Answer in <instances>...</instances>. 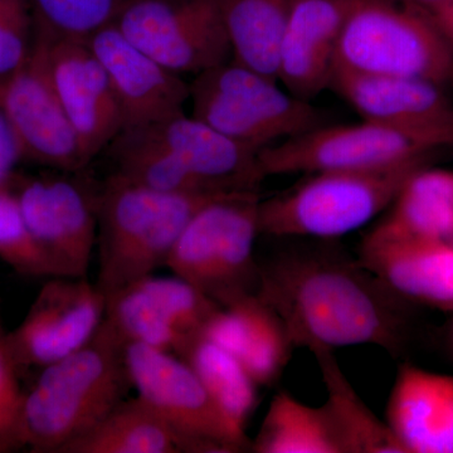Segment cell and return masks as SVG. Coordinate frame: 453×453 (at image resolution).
I'll list each match as a JSON object with an SVG mask.
<instances>
[{"instance_id":"obj_32","label":"cell","mask_w":453,"mask_h":453,"mask_svg":"<svg viewBox=\"0 0 453 453\" xmlns=\"http://www.w3.org/2000/svg\"><path fill=\"white\" fill-rule=\"evenodd\" d=\"M7 333L0 326V453L23 449L22 413L25 395Z\"/></svg>"},{"instance_id":"obj_6","label":"cell","mask_w":453,"mask_h":453,"mask_svg":"<svg viewBox=\"0 0 453 453\" xmlns=\"http://www.w3.org/2000/svg\"><path fill=\"white\" fill-rule=\"evenodd\" d=\"M334 68L380 76L452 81L453 47L434 17L403 0H356Z\"/></svg>"},{"instance_id":"obj_18","label":"cell","mask_w":453,"mask_h":453,"mask_svg":"<svg viewBox=\"0 0 453 453\" xmlns=\"http://www.w3.org/2000/svg\"><path fill=\"white\" fill-rule=\"evenodd\" d=\"M120 104L124 129H136L184 112L189 83L131 43L115 25L88 40Z\"/></svg>"},{"instance_id":"obj_36","label":"cell","mask_w":453,"mask_h":453,"mask_svg":"<svg viewBox=\"0 0 453 453\" xmlns=\"http://www.w3.org/2000/svg\"><path fill=\"white\" fill-rule=\"evenodd\" d=\"M408 4H412L414 7L422 9V11L427 12V13H434L438 8L445 5L449 0H403Z\"/></svg>"},{"instance_id":"obj_15","label":"cell","mask_w":453,"mask_h":453,"mask_svg":"<svg viewBox=\"0 0 453 453\" xmlns=\"http://www.w3.org/2000/svg\"><path fill=\"white\" fill-rule=\"evenodd\" d=\"M0 107L16 134L23 160L65 173L82 172L88 165L37 41L26 65L0 81Z\"/></svg>"},{"instance_id":"obj_21","label":"cell","mask_w":453,"mask_h":453,"mask_svg":"<svg viewBox=\"0 0 453 453\" xmlns=\"http://www.w3.org/2000/svg\"><path fill=\"white\" fill-rule=\"evenodd\" d=\"M386 422L405 453H453V375L402 363Z\"/></svg>"},{"instance_id":"obj_5","label":"cell","mask_w":453,"mask_h":453,"mask_svg":"<svg viewBox=\"0 0 453 453\" xmlns=\"http://www.w3.org/2000/svg\"><path fill=\"white\" fill-rule=\"evenodd\" d=\"M428 159L392 168L306 174L290 189L259 201V234L333 241L371 223Z\"/></svg>"},{"instance_id":"obj_20","label":"cell","mask_w":453,"mask_h":453,"mask_svg":"<svg viewBox=\"0 0 453 453\" xmlns=\"http://www.w3.org/2000/svg\"><path fill=\"white\" fill-rule=\"evenodd\" d=\"M203 335L237 357L256 383L266 388L281 380L296 349L281 316L257 294L220 308Z\"/></svg>"},{"instance_id":"obj_13","label":"cell","mask_w":453,"mask_h":453,"mask_svg":"<svg viewBox=\"0 0 453 453\" xmlns=\"http://www.w3.org/2000/svg\"><path fill=\"white\" fill-rule=\"evenodd\" d=\"M222 306L180 277H144L107 297L105 320L125 342L180 353Z\"/></svg>"},{"instance_id":"obj_11","label":"cell","mask_w":453,"mask_h":453,"mask_svg":"<svg viewBox=\"0 0 453 453\" xmlns=\"http://www.w3.org/2000/svg\"><path fill=\"white\" fill-rule=\"evenodd\" d=\"M125 359L140 398L201 443L205 453L252 452L246 431L226 418L181 357L140 342H127Z\"/></svg>"},{"instance_id":"obj_1","label":"cell","mask_w":453,"mask_h":453,"mask_svg":"<svg viewBox=\"0 0 453 453\" xmlns=\"http://www.w3.org/2000/svg\"><path fill=\"white\" fill-rule=\"evenodd\" d=\"M257 295L288 326L295 347L375 345L403 357L416 336V306L359 261L332 247L294 246L259 264Z\"/></svg>"},{"instance_id":"obj_10","label":"cell","mask_w":453,"mask_h":453,"mask_svg":"<svg viewBox=\"0 0 453 453\" xmlns=\"http://www.w3.org/2000/svg\"><path fill=\"white\" fill-rule=\"evenodd\" d=\"M80 173L17 174L11 186L55 277L88 279L97 241L100 190Z\"/></svg>"},{"instance_id":"obj_3","label":"cell","mask_w":453,"mask_h":453,"mask_svg":"<svg viewBox=\"0 0 453 453\" xmlns=\"http://www.w3.org/2000/svg\"><path fill=\"white\" fill-rule=\"evenodd\" d=\"M125 348V340L104 319L88 344L41 369L25 395L23 449L58 453L120 404L133 387Z\"/></svg>"},{"instance_id":"obj_29","label":"cell","mask_w":453,"mask_h":453,"mask_svg":"<svg viewBox=\"0 0 453 453\" xmlns=\"http://www.w3.org/2000/svg\"><path fill=\"white\" fill-rule=\"evenodd\" d=\"M134 0H29L35 37L88 41L116 22Z\"/></svg>"},{"instance_id":"obj_14","label":"cell","mask_w":453,"mask_h":453,"mask_svg":"<svg viewBox=\"0 0 453 453\" xmlns=\"http://www.w3.org/2000/svg\"><path fill=\"white\" fill-rule=\"evenodd\" d=\"M106 305L96 283L50 277L22 323L7 334L19 372L43 369L88 344L104 323Z\"/></svg>"},{"instance_id":"obj_8","label":"cell","mask_w":453,"mask_h":453,"mask_svg":"<svg viewBox=\"0 0 453 453\" xmlns=\"http://www.w3.org/2000/svg\"><path fill=\"white\" fill-rule=\"evenodd\" d=\"M279 83L231 59L189 83L192 116L257 151L326 124V115L311 101Z\"/></svg>"},{"instance_id":"obj_26","label":"cell","mask_w":453,"mask_h":453,"mask_svg":"<svg viewBox=\"0 0 453 453\" xmlns=\"http://www.w3.org/2000/svg\"><path fill=\"white\" fill-rule=\"evenodd\" d=\"M294 0H219L232 61L279 81L283 33Z\"/></svg>"},{"instance_id":"obj_24","label":"cell","mask_w":453,"mask_h":453,"mask_svg":"<svg viewBox=\"0 0 453 453\" xmlns=\"http://www.w3.org/2000/svg\"><path fill=\"white\" fill-rule=\"evenodd\" d=\"M58 453H205L144 399H124L95 427Z\"/></svg>"},{"instance_id":"obj_22","label":"cell","mask_w":453,"mask_h":453,"mask_svg":"<svg viewBox=\"0 0 453 453\" xmlns=\"http://www.w3.org/2000/svg\"><path fill=\"white\" fill-rule=\"evenodd\" d=\"M357 258L402 299L453 314V242H362Z\"/></svg>"},{"instance_id":"obj_4","label":"cell","mask_w":453,"mask_h":453,"mask_svg":"<svg viewBox=\"0 0 453 453\" xmlns=\"http://www.w3.org/2000/svg\"><path fill=\"white\" fill-rule=\"evenodd\" d=\"M219 196L163 192L112 173L98 199L97 288L109 297L165 266L188 222Z\"/></svg>"},{"instance_id":"obj_7","label":"cell","mask_w":453,"mask_h":453,"mask_svg":"<svg viewBox=\"0 0 453 453\" xmlns=\"http://www.w3.org/2000/svg\"><path fill=\"white\" fill-rule=\"evenodd\" d=\"M259 201L255 192L226 193L203 205L179 235L165 267L222 308L257 294Z\"/></svg>"},{"instance_id":"obj_28","label":"cell","mask_w":453,"mask_h":453,"mask_svg":"<svg viewBox=\"0 0 453 453\" xmlns=\"http://www.w3.org/2000/svg\"><path fill=\"white\" fill-rule=\"evenodd\" d=\"M327 390V404L349 453H405L387 422L380 421L349 383L333 350L314 351Z\"/></svg>"},{"instance_id":"obj_12","label":"cell","mask_w":453,"mask_h":453,"mask_svg":"<svg viewBox=\"0 0 453 453\" xmlns=\"http://www.w3.org/2000/svg\"><path fill=\"white\" fill-rule=\"evenodd\" d=\"M113 25L179 76L232 59L219 0H134Z\"/></svg>"},{"instance_id":"obj_16","label":"cell","mask_w":453,"mask_h":453,"mask_svg":"<svg viewBox=\"0 0 453 453\" xmlns=\"http://www.w3.org/2000/svg\"><path fill=\"white\" fill-rule=\"evenodd\" d=\"M329 89L362 120L421 136L440 149L453 145V104L440 83L334 68Z\"/></svg>"},{"instance_id":"obj_19","label":"cell","mask_w":453,"mask_h":453,"mask_svg":"<svg viewBox=\"0 0 453 453\" xmlns=\"http://www.w3.org/2000/svg\"><path fill=\"white\" fill-rule=\"evenodd\" d=\"M356 0H294L283 33L279 82L311 101L329 89L345 20Z\"/></svg>"},{"instance_id":"obj_34","label":"cell","mask_w":453,"mask_h":453,"mask_svg":"<svg viewBox=\"0 0 453 453\" xmlns=\"http://www.w3.org/2000/svg\"><path fill=\"white\" fill-rule=\"evenodd\" d=\"M431 16L434 17V22L437 23L453 47V0H449L445 5L438 8L437 11L431 13Z\"/></svg>"},{"instance_id":"obj_27","label":"cell","mask_w":453,"mask_h":453,"mask_svg":"<svg viewBox=\"0 0 453 453\" xmlns=\"http://www.w3.org/2000/svg\"><path fill=\"white\" fill-rule=\"evenodd\" d=\"M177 356L196 372L226 418L246 431L257 408L261 387L242 363L203 334L190 340Z\"/></svg>"},{"instance_id":"obj_33","label":"cell","mask_w":453,"mask_h":453,"mask_svg":"<svg viewBox=\"0 0 453 453\" xmlns=\"http://www.w3.org/2000/svg\"><path fill=\"white\" fill-rule=\"evenodd\" d=\"M22 160V150L16 134L0 107V188H11L17 175L18 163Z\"/></svg>"},{"instance_id":"obj_30","label":"cell","mask_w":453,"mask_h":453,"mask_svg":"<svg viewBox=\"0 0 453 453\" xmlns=\"http://www.w3.org/2000/svg\"><path fill=\"white\" fill-rule=\"evenodd\" d=\"M0 259L20 275L55 277L49 259L27 226L12 188H0Z\"/></svg>"},{"instance_id":"obj_31","label":"cell","mask_w":453,"mask_h":453,"mask_svg":"<svg viewBox=\"0 0 453 453\" xmlns=\"http://www.w3.org/2000/svg\"><path fill=\"white\" fill-rule=\"evenodd\" d=\"M35 43L29 0H0V81L28 61Z\"/></svg>"},{"instance_id":"obj_37","label":"cell","mask_w":453,"mask_h":453,"mask_svg":"<svg viewBox=\"0 0 453 453\" xmlns=\"http://www.w3.org/2000/svg\"><path fill=\"white\" fill-rule=\"evenodd\" d=\"M452 81H453V77H452Z\"/></svg>"},{"instance_id":"obj_2","label":"cell","mask_w":453,"mask_h":453,"mask_svg":"<svg viewBox=\"0 0 453 453\" xmlns=\"http://www.w3.org/2000/svg\"><path fill=\"white\" fill-rule=\"evenodd\" d=\"M106 150L115 164L113 174L163 192L258 193L265 179L259 151L184 112L122 130Z\"/></svg>"},{"instance_id":"obj_25","label":"cell","mask_w":453,"mask_h":453,"mask_svg":"<svg viewBox=\"0 0 453 453\" xmlns=\"http://www.w3.org/2000/svg\"><path fill=\"white\" fill-rule=\"evenodd\" d=\"M255 453H349L332 408L311 407L280 390L255 441Z\"/></svg>"},{"instance_id":"obj_23","label":"cell","mask_w":453,"mask_h":453,"mask_svg":"<svg viewBox=\"0 0 453 453\" xmlns=\"http://www.w3.org/2000/svg\"><path fill=\"white\" fill-rule=\"evenodd\" d=\"M362 242H453V172L422 166Z\"/></svg>"},{"instance_id":"obj_35","label":"cell","mask_w":453,"mask_h":453,"mask_svg":"<svg viewBox=\"0 0 453 453\" xmlns=\"http://www.w3.org/2000/svg\"><path fill=\"white\" fill-rule=\"evenodd\" d=\"M441 344H442L447 357L451 360L453 365V314L441 330Z\"/></svg>"},{"instance_id":"obj_17","label":"cell","mask_w":453,"mask_h":453,"mask_svg":"<svg viewBox=\"0 0 453 453\" xmlns=\"http://www.w3.org/2000/svg\"><path fill=\"white\" fill-rule=\"evenodd\" d=\"M35 40L43 50L50 83L89 164L124 129L109 76L88 41Z\"/></svg>"},{"instance_id":"obj_9","label":"cell","mask_w":453,"mask_h":453,"mask_svg":"<svg viewBox=\"0 0 453 453\" xmlns=\"http://www.w3.org/2000/svg\"><path fill=\"white\" fill-rule=\"evenodd\" d=\"M438 149L421 136L374 122H326L262 149L258 162L265 178L332 170H375L428 159Z\"/></svg>"}]
</instances>
